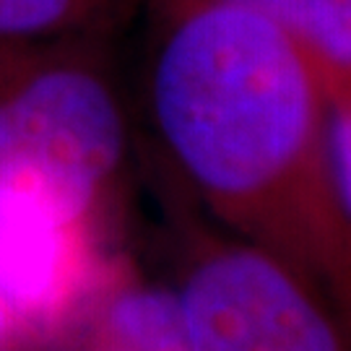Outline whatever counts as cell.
Masks as SVG:
<instances>
[{"label":"cell","mask_w":351,"mask_h":351,"mask_svg":"<svg viewBox=\"0 0 351 351\" xmlns=\"http://www.w3.org/2000/svg\"><path fill=\"white\" fill-rule=\"evenodd\" d=\"M55 333L0 287V351H55Z\"/></svg>","instance_id":"obj_7"},{"label":"cell","mask_w":351,"mask_h":351,"mask_svg":"<svg viewBox=\"0 0 351 351\" xmlns=\"http://www.w3.org/2000/svg\"><path fill=\"white\" fill-rule=\"evenodd\" d=\"M255 13L310 60L326 91L351 84V0H221Z\"/></svg>","instance_id":"obj_4"},{"label":"cell","mask_w":351,"mask_h":351,"mask_svg":"<svg viewBox=\"0 0 351 351\" xmlns=\"http://www.w3.org/2000/svg\"><path fill=\"white\" fill-rule=\"evenodd\" d=\"M146 107L164 162L213 224L294 268L351 326L328 91L297 45L221 0H154Z\"/></svg>","instance_id":"obj_1"},{"label":"cell","mask_w":351,"mask_h":351,"mask_svg":"<svg viewBox=\"0 0 351 351\" xmlns=\"http://www.w3.org/2000/svg\"><path fill=\"white\" fill-rule=\"evenodd\" d=\"M175 287L193 351H351L317 287L221 226L180 221Z\"/></svg>","instance_id":"obj_3"},{"label":"cell","mask_w":351,"mask_h":351,"mask_svg":"<svg viewBox=\"0 0 351 351\" xmlns=\"http://www.w3.org/2000/svg\"><path fill=\"white\" fill-rule=\"evenodd\" d=\"M326 156L333 198L339 206L351 250V84L328 91Z\"/></svg>","instance_id":"obj_6"},{"label":"cell","mask_w":351,"mask_h":351,"mask_svg":"<svg viewBox=\"0 0 351 351\" xmlns=\"http://www.w3.org/2000/svg\"><path fill=\"white\" fill-rule=\"evenodd\" d=\"M55 351H123L114 346L107 336H101L94 326H88L84 317H75L71 326L65 328V333L58 339Z\"/></svg>","instance_id":"obj_8"},{"label":"cell","mask_w":351,"mask_h":351,"mask_svg":"<svg viewBox=\"0 0 351 351\" xmlns=\"http://www.w3.org/2000/svg\"><path fill=\"white\" fill-rule=\"evenodd\" d=\"M128 0H0V47L107 37Z\"/></svg>","instance_id":"obj_5"},{"label":"cell","mask_w":351,"mask_h":351,"mask_svg":"<svg viewBox=\"0 0 351 351\" xmlns=\"http://www.w3.org/2000/svg\"><path fill=\"white\" fill-rule=\"evenodd\" d=\"M104 42L0 47V219L112 229L130 123Z\"/></svg>","instance_id":"obj_2"}]
</instances>
